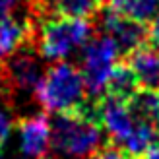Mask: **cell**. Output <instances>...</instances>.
I'll return each instance as SVG.
<instances>
[{"label": "cell", "mask_w": 159, "mask_h": 159, "mask_svg": "<svg viewBox=\"0 0 159 159\" xmlns=\"http://www.w3.org/2000/svg\"><path fill=\"white\" fill-rule=\"evenodd\" d=\"M107 6H111L118 14L126 16L138 23H149L159 14L157 0H109Z\"/></svg>", "instance_id": "12"}, {"label": "cell", "mask_w": 159, "mask_h": 159, "mask_svg": "<svg viewBox=\"0 0 159 159\" xmlns=\"http://www.w3.org/2000/svg\"><path fill=\"white\" fill-rule=\"evenodd\" d=\"M91 159H136V157L130 155L128 152H124L122 148H118V146H115V144L109 142V144L103 146Z\"/></svg>", "instance_id": "13"}, {"label": "cell", "mask_w": 159, "mask_h": 159, "mask_svg": "<svg viewBox=\"0 0 159 159\" xmlns=\"http://www.w3.org/2000/svg\"><path fill=\"white\" fill-rule=\"evenodd\" d=\"M35 97L47 113H76L91 105L84 74L78 66L58 60L43 72L35 87Z\"/></svg>", "instance_id": "2"}, {"label": "cell", "mask_w": 159, "mask_h": 159, "mask_svg": "<svg viewBox=\"0 0 159 159\" xmlns=\"http://www.w3.org/2000/svg\"><path fill=\"white\" fill-rule=\"evenodd\" d=\"M146 43L159 52V14L148 23V41Z\"/></svg>", "instance_id": "14"}, {"label": "cell", "mask_w": 159, "mask_h": 159, "mask_svg": "<svg viewBox=\"0 0 159 159\" xmlns=\"http://www.w3.org/2000/svg\"><path fill=\"white\" fill-rule=\"evenodd\" d=\"M101 6L103 4L99 0H31L29 16L35 20V23L52 16L93 20Z\"/></svg>", "instance_id": "8"}, {"label": "cell", "mask_w": 159, "mask_h": 159, "mask_svg": "<svg viewBox=\"0 0 159 159\" xmlns=\"http://www.w3.org/2000/svg\"><path fill=\"white\" fill-rule=\"evenodd\" d=\"M21 152L31 159H51V120L47 115L18 118Z\"/></svg>", "instance_id": "7"}, {"label": "cell", "mask_w": 159, "mask_h": 159, "mask_svg": "<svg viewBox=\"0 0 159 159\" xmlns=\"http://www.w3.org/2000/svg\"><path fill=\"white\" fill-rule=\"evenodd\" d=\"M136 159H159V142H155V144L149 148L146 153H142V155L136 157Z\"/></svg>", "instance_id": "17"}, {"label": "cell", "mask_w": 159, "mask_h": 159, "mask_svg": "<svg viewBox=\"0 0 159 159\" xmlns=\"http://www.w3.org/2000/svg\"><path fill=\"white\" fill-rule=\"evenodd\" d=\"M157 2H159V0H157Z\"/></svg>", "instance_id": "19"}, {"label": "cell", "mask_w": 159, "mask_h": 159, "mask_svg": "<svg viewBox=\"0 0 159 159\" xmlns=\"http://www.w3.org/2000/svg\"><path fill=\"white\" fill-rule=\"evenodd\" d=\"M138 91H140V84L136 80L134 70L130 68V64L126 60L116 62L113 72L109 76V80H107L103 95H109V97H113V99L130 103Z\"/></svg>", "instance_id": "11"}, {"label": "cell", "mask_w": 159, "mask_h": 159, "mask_svg": "<svg viewBox=\"0 0 159 159\" xmlns=\"http://www.w3.org/2000/svg\"><path fill=\"white\" fill-rule=\"evenodd\" d=\"M126 62L136 74L140 89L159 91V52L148 43L140 45L130 54H126Z\"/></svg>", "instance_id": "10"}, {"label": "cell", "mask_w": 159, "mask_h": 159, "mask_svg": "<svg viewBox=\"0 0 159 159\" xmlns=\"http://www.w3.org/2000/svg\"><path fill=\"white\" fill-rule=\"evenodd\" d=\"M37 27L31 16L0 20V60L16 54L25 47L35 45Z\"/></svg>", "instance_id": "9"}, {"label": "cell", "mask_w": 159, "mask_h": 159, "mask_svg": "<svg viewBox=\"0 0 159 159\" xmlns=\"http://www.w3.org/2000/svg\"><path fill=\"white\" fill-rule=\"evenodd\" d=\"M10 132H12V120L4 111H0V149L6 146L8 138H10Z\"/></svg>", "instance_id": "15"}, {"label": "cell", "mask_w": 159, "mask_h": 159, "mask_svg": "<svg viewBox=\"0 0 159 159\" xmlns=\"http://www.w3.org/2000/svg\"><path fill=\"white\" fill-rule=\"evenodd\" d=\"M120 51H118L116 43L105 33H95L93 39L85 45L84 60H82V74L85 80L87 91L89 95L99 97L105 91L107 80L113 72L115 64L118 62Z\"/></svg>", "instance_id": "4"}, {"label": "cell", "mask_w": 159, "mask_h": 159, "mask_svg": "<svg viewBox=\"0 0 159 159\" xmlns=\"http://www.w3.org/2000/svg\"><path fill=\"white\" fill-rule=\"evenodd\" d=\"M95 109L99 124L109 136V142L118 148H124V144L134 136V132L144 120L132 111L130 103L113 99L109 95L95 97Z\"/></svg>", "instance_id": "5"}, {"label": "cell", "mask_w": 159, "mask_h": 159, "mask_svg": "<svg viewBox=\"0 0 159 159\" xmlns=\"http://www.w3.org/2000/svg\"><path fill=\"white\" fill-rule=\"evenodd\" d=\"M0 159H2V157H0Z\"/></svg>", "instance_id": "18"}, {"label": "cell", "mask_w": 159, "mask_h": 159, "mask_svg": "<svg viewBox=\"0 0 159 159\" xmlns=\"http://www.w3.org/2000/svg\"><path fill=\"white\" fill-rule=\"evenodd\" d=\"M95 18H97V23L101 27V33L113 39L120 54H124V57L148 41V27L144 23H138L122 14H118L107 4H103L99 8Z\"/></svg>", "instance_id": "6"}, {"label": "cell", "mask_w": 159, "mask_h": 159, "mask_svg": "<svg viewBox=\"0 0 159 159\" xmlns=\"http://www.w3.org/2000/svg\"><path fill=\"white\" fill-rule=\"evenodd\" d=\"M95 35V23L87 18L52 16L39 23L35 49L45 60H64L76 49L87 45Z\"/></svg>", "instance_id": "3"}, {"label": "cell", "mask_w": 159, "mask_h": 159, "mask_svg": "<svg viewBox=\"0 0 159 159\" xmlns=\"http://www.w3.org/2000/svg\"><path fill=\"white\" fill-rule=\"evenodd\" d=\"M21 0H0V20L12 18L14 12L20 8Z\"/></svg>", "instance_id": "16"}, {"label": "cell", "mask_w": 159, "mask_h": 159, "mask_svg": "<svg viewBox=\"0 0 159 159\" xmlns=\"http://www.w3.org/2000/svg\"><path fill=\"white\" fill-rule=\"evenodd\" d=\"M101 148L95 97L89 107L76 113H58L51 120V159H87Z\"/></svg>", "instance_id": "1"}]
</instances>
